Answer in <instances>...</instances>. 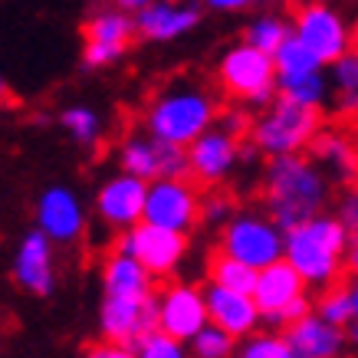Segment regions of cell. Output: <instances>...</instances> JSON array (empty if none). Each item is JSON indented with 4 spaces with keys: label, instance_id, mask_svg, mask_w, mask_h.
Segmentation results:
<instances>
[{
    "label": "cell",
    "instance_id": "cell-1",
    "mask_svg": "<svg viewBox=\"0 0 358 358\" xmlns=\"http://www.w3.org/2000/svg\"><path fill=\"white\" fill-rule=\"evenodd\" d=\"M332 204V178L322 171L309 152L266 158L263 168V210L282 230L329 210Z\"/></svg>",
    "mask_w": 358,
    "mask_h": 358
},
{
    "label": "cell",
    "instance_id": "cell-2",
    "mask_svg": "<svg viewBox=\"0 0 358 358\" xmlns=\"http://www.w3.org/2000/svg\"><path fill=\"white\" fill-rule=\"evenodd\" d=\"M348 243H352V234H348L345 220L338 214L322 210V214L296 224L293 230H286L282 260L303 276L309 289L319 293L345 276Z\"/></svg>",
    "mask_w": 358,
    "mask_h": 358
},
{
    "label": "cell",
    "instance_id": "cell-3",
    "mask_svg": "<svg viewBox=\"0 0 358 358\" xmlns=\"http://www.w3.org/2000/svg\"><path fill=\"white\" fill-rule=\"evenodd\" d=\"M220 106L214 92L204 89L201 83L178 79L171 86H164L145 109V131L162 141L187 148L194 138H201L207 129L217 125Z\"/></svg>",
    "mask_w": 358,
    "mask_h": 358
},
{
    "label": "cell",
    "instance_id": "cell-4",
    "mask_svg": "<svg viewBox=\"0 0 358 358\" xmlns=\"http://www.w3.org/2000/svg\"><path fill=\"white\" fill-rule=\"evenodd\" d=\"M319 131H322V109H306V106L276 96L253 119L250 141L257 145L263 158H280V155L309 152Z\"/></svg>",
    "mask_w": 358,
    "mask_h": 358
},
{
    "label": "cell",
    "instance_id": "cell-5",
    "mask_svg": "<svg viewBox=\"0 0 358 358\" xmlns=\"http://www.w3.org/2000/svg\"><path fill=\"white\" fill-rule=\"evenodd\" d=\"M217 86L247 109H266L276 99V63L270 53L240 40L220 53Z\"/></svg>",
    "mask_w": 358,
    "mask_h": 358
},
{
    "label": "cell",
    "instance_id": "cell-6",
    "mask_svg": "<svg viewBox=\"0 0 358 358\" xmlns=\"http://www.w3.org/2000/svg\"><path fill=\"white\" fill-rule=\"evenodd\" d=\"M286 247V230L266 214V210H237L234 217L220 227L217 250L227 257H237L253 270H263L270 263L282 260Z\"/></svg>",
    "mask_w": 358,
    "mask_h": 358
},
{
    "label": "cell",
    "instance_id": "cell-7",
    "mask_svg": "<svg viewBox=\"0 0 358 358\" xmlns=\"http://www.w3.org/2000/svg\"><path fill=\"white\" fill-rule=\"evenodd\" d=\"M289 20H293V36L309 53L319 56L326 66L336 63L338 56H345L355 46L352 23L342 17L338 7H332L326 0H306V3H299L289 13Z\"/></svg>",
    "mask_w": 358,
    "mask_h": 358
},
{
    "label": "cell",
    "instance_id": "cell-8",
    "mask_svg": "<svg viewBox=\"0 0 358 358\" xmlns=\"http://www.w3.org/2000/svg\"><path fill=\"white\" fill-rule=\"evenodd\" d=\"M187 234L178 230H164L155 224H135L131 230H122L115 240V250L129 253L135 260L152 273L155 280H168L181 270V263L187 260Z\"/></svg>",
    "mask_w": 358,
    "mask_h": 358
},
{
    "label": "cell",
    "instance_id": "cell-9",
    "mask_svg": "<svg viewBox=\"0 0 358 358\" xmlns=\"http://www.w3.org/2000/svg\"><path fill=\"white\" fill-rule=\"evenodd\" d=\"M135 40V17L119 7H99L83 23V69H106L129 53Z\"/></svg>",
    "mask_w": 358,
    "mask_h": 358
},
{
    "label": "cell",
    "instance_id": "cell-10",
    "mask_svg": "<svg viewBox=\"0 0 358 358\" xmlns=\"http://www.w3.org/2000/svg\"><path fill=\"white\" fill-rule=\"evenodd\" d=\"M145 224L191 234L201 224V191L191 178H158L145 194Z\"/></svg>",
    "mask_w": 358,
    "mask_h": 358
},
{
    "label": "cell",
    "instance_id": "cell-11",
    "mask_svg": "<svg viewBox=\"0 0 358 358\" xmlns=\"http://www.w3.org/2000/svg\"><path fill=\"white\" fill-rule=\"evenodd\" d=\"M119 171L135 174L148 185L158 178H187V148L155 138L148 131H135L119 145Z\"/></svg>",
    "mask_w": 358,
    "mask_h": 358
},
{
    "label": "cell",
    "instance_id": "cell-12",
    "mask_svg": "<svg viewBox=\"0 0 358 358\" xmlns=\"http://www.w3.org/2000/svg\"><path fill=\"white\" fill-rule=\"evenodd\" d=\"M240 145L243 141L234 138L230 131L220 125L207 129L201 138L187 145V178L197 187H220L240 164Z\"/></svg>",
    "mask_w": 358,
    "mask_h": 358
},
{
    "label": "cell",
    "instance_id": "cell-13",
    "mask_svg": "<svg viewBox=\"0 0 358 358\" xmlns=\"http://www.w3.org/2000/svg\"><path fill=\"white\" fill-rule=\"evenodd\" d=\"M152 329H158V299L152 296H102L99 332L109 342L135 345Z\"/></svg>",
    "mask_w": 358,
    "mask_h": 358
},
{
    "label": "cell",
    "instance_id": "cell-14",
    "mask_svg": "<svg viewBox=\"0 0 358 358\" xmlns=\"http://www.w3.org/2000/svg\"><path fill=\"white\" fill-rule=\"evenodd\" d=\"M145 194H148V181L129 171H115L96 187V197H92L96 217L119 234L131 230L145 220Z\"/></svg>",
    "mask_w": 358,
    "mask_h": 358
},
{
    "label": "cell",
    "instance_id": "cell-15",
    "mask_svg": "<svg viewBox=\"0 0 358 358\" xmlns=\"http://www.w3.org/2000/svg\"><path fill=\"white\" fill-rule=\"evenodd\" d=\"M155 299H158V329L181 342H191L210 322L204 286L197 282H168L162 293H155Z\"/></svg>",
    "mask_w": 358,
    "mask_h": 358
},
{
    "label": "cell",
    "instance_id": "cell-16",
    "mask_svg": "<svg viewBox=\"0 0 358 358\" xmlns=\"http://www.w3.org/2000/svg\"><path fill=\"white\" fill-rule=\"evenodd\" d=\"M36 227L53 243H76L86 234V204L69 185H50L36 197Z\"/></svg>",
    "mask_w": 358,
    "mask_h": 358
},
{
    "label": "cell",
    "instance_id": "cell-17",
    "mask_svg": "<svg viewBox=\"0 0 358 358\" xmlns=\"http://www.w3.org/2000/svg\"><path fill=\"white\" fill-rule=\"evenodd\" d=\"M53 240L43 230H27L13 250V282L33 296H50L56 289V253Z\"/></svg>",
    "mask_w": 358,
    "mask_h": 358
},
{
    "label": "cell",
    "instance_id": "cell-18",
    "mask_svg": "<svg viewBox=\"0 0 358 358\" xmlns=\"http://www.w3.org/2000/svg\"><path fill=\"white\" fill-rule=\"evenodd\" d=\"M204 10L181 0H155L152 7L135 13V36L145 43H174L201 27Z\"/></svg>",
    "mask_w": 358,
    "mask_h": 358
},
{
    "label": "cell",
    "instance_id": "cell-19",
    "mask_svg": "<svg viewBox=\"0 0 358 358\" xmlns=\"http://www.w3.org/2000/svg\"><path fill=\"white\" fill-rule=\"evenodd\" d=\"M204 299H207V315H210V322L217 329H224V332H230L237 342L253 336V332L263 326L260 306L253 303L250 293H237V289H224V286L207 282Z\"/></svg>",
    "mask_w": 358,
    "mask_h": 358
},
{
    "label": "cell",
    "instance_id": "cell-20",
    "mask_svg": "<svg viewBox=\"0 0 358 358\" xmlns=\"http://www.w3.org/2000/svg\"><path fill=\"white\" fill-rule=\"evenodd\" d=\"M282 332L289 338L296 358H345L348 352V329L332 326L319 313L303 315Z\"/></svg>",
    "mask_w": 358,
    "mask_h": 358
},
{
    "label": "cell",
    "instance_id": "cell-21",
    "mask_svg": "<svg viewBox=\"0 0 358 358\" xmlns=\"http://www.w3.org/2000/svg\"><path fill=\"white\" fill-rule=\"evenodd\" d=\"M303 293H309V286L303 282V276H299L286 260H276V263H270V266H263V270L257 273L253 303L260 306L263 322L270 326L273 319L293 303V299H299Z\"/></svg>",
    "mask_w": 358,
    "mask_h": 358
},
{
    "label": "cell",
    "instance_id": "cell-22",
    "mask_svg": "<svg viewBox=\"0 0 358 358\" xmlns=\"http://www.w3.org/2000/svg\"><path fill=\"white\" fill-rule=\"evenodd\" d=\"M309 155L322 164V171H326L332 181L352 185L358 178V145L345 131L322 129L315 135L313 145H309Z\"/></svg>",
    "mask_w": 358,
    "mask_h": 358
},
{
    "label": "cell",
    "instance_id": "cell-23",
    "mask_svg": "<svg viewBox=\"0 0 358 358\" xmlns=\"http://www.w3.org/2000/svg\"><path fill=\"white\" fill-rule=\"evenodd\" d=\"M152 273L122 250H112V257H106L102 263V293L106 296H152Z\"/></svg>",
    "mask_w": 358,
    "mask_h": 358
},
{
    "label": "cell",
    "instance_id": "cell-24",
    "mask_svg": "<svg viewBox=\"0 0 358 358\" xmlns=\"http://www.w3.org/2000/svg\"><path fill=\"white\" fill-rule=\"evenodd\" d=\"M289 36H293V20L280 10L253 13L247 20V27H243V43L257 46V50H263V53H270V56L276 53Z\"/></svg>",
    "mask_w": 358,
    "mask_h": 358
},
{
    "label": "cell",
    "instance_id": "cell-25",
    "mask_svg": "<svg viewBox=\"0 0 358 358\" xmlns=\"http://www.w3.org/2000/svg\"><path fill=\"white\" fill-rule=\"evenodd\" d=\"M329 89L332 102L342 115H358V50L352 46L345 56L329 63Z\"/></svg>",
    "mask_w": 358,
    "mask_h": 358
},
{
    "label": "cell",
    "instance_id": "cell-26",
    "mask_svg": "<svg viewBox=\"0 0 358 358\" xmlns=\"http://www.w3.org/2000/svg\"><path fill=\"white\" fill-rule=\"evenodd\" d=\"M276 96L289 99L296 106H306V109H322L329 96H332V89H329L326 69H319V73H309V76L276 79Z\"/></svg>",
    "mask_w": 358,
    "mask_h": 358
},
{
    "label": "cell",
    "instance_id": "cell-27",
    "mask_svg": "<svg viewBox=\"0 0 358 358\" xmlns=\"http://www.w3.org/2000/svg\"><path fill=\"white\" fill-rule=\"evenodd\" d=\"M257 273L253 266L240 263L237 257H227V253H214L207 260V282L214 286H224V289H237V293H250L253 296V286H257Z\"/></svg>",
    "mask_w": 358,
    "mask_h": 358
},
{
    "label": "cell",
    "instance_id": "cell-28",
    "mask_svg": "<svg viewBox=\"0 0 358 358\" xmlns=\"http://www.w3.org/2000/svg\"><path fill=\"white\" fill-rule=\"evenodd\" d=\"M59 129L69 135V138L83 145V148H92L102 138V115H99L92 106L86 102H76V106H66L59 112Z\"/></svg>",
    "mask_w": 358,
    "mask_h": 358
},
{
    "label": "cell",
    "instance_id": "cell-29",
    "mask_svg": "<svg viewBox=\"0 0 358 358\" xmlns=\"http://www.w3.org/2000/svg\"><path fill=\"white\" fill-rule=\"evenodd\" d=\"M273 63H276V79H296V76H309V73L326 69V63L315 53H309L296 36H289V40L273 53Z\"/></svg>",
    "mask_w": 358,
    "mask_h": 358
},
{
    "label": "cell",
    "instance_id": "cell-30",
    "mask_svg": "<svg viewBox=\"0 0 358 358\" xmlns=\"http://www.w3.org/2000/svg\"><path fill=\"white\" fill-rule=\"evenodd\" d=\"M234 358H296V352L282 329H257L253 336L237 342Z\"/></svg>",
    "mask_w": 358,
    "mask_h": 358
},
{
    "label": "cell",
    "instance_id": "cell-31",
    "mask_svg": "<svg viewBox=\"0 0 358 358\" xmlns=\"http://www.w3.org/2000/svg\"><path fill=\"white\" fill-rule=\"evenodd\" d=\"M313 313H319L326 322L332 326L348 329L355 322V309H352V293H348V282L338 280L326 289H319V296L313 299Z\"/></svg>",
    "mask_w": 358,
    "mask_h": 358
},
{
    "label": "cell",
    "instance_id": "cell-32",
    "mask_svg": "<svg viewBox=\"0 0 358 358\" xmlns=\"http://www.w3.org/2000/svg\"><path fill=\"white\" fill-rule=\"evenodd\" d=\"M187 348H191V358H234L237 338L230 336V332H224V329H217L214 322H207V326L187 342Z\"/></svg>",
    "mask_w": 358,
    "mask_h": 358
},
{
    "label": "cell",
    "instance_id": "cell-33",
    "mask_svg": "<svg viewBox=\"0 0 358 358\" xmlns=\"http://www.w3.org/2000/svg\"><path fill=\"white\" fill-rule=\"evenodd\" d=\"M135 355L138 358H191V348L181 338L168 336L162 329H152L145 338L135 342Z\"/></svg>",
    "mask_w": 358,
    "mask_h": 358
},
{
    "label": "cell",
    "instance_id": "cell-34",
    "mask_svg": "<svg viewBox=\"0 0 358 358\" xmlns=\"http://www.w3.org/2000/svg\"><path fill=\"white\" fill-rule=\"evenodd\" d=\"M234 214H237V204H234V197H230V194H224V191L201 194V224L224 227V224H227Z\"/></svg>",
    "mask_w": 358,
    "mask_h": 358
},
{
    "label": "cell",
    "instance_id": "cell-35",
    "mask_svg": "<svg viewBox=\"0 0 358 358\" xmlns=\"http://www.w3.org/2000/svg\"><path fill=\"white\" fill-rule=\"evenodd\" d=\"M338 217L345 220L348 234H352L345 270H348V273H358V187H352V191L342 197V204H338Z\"/></svg>",
    "mask_w": 358,
    "mask_h": 358
},
{
    "label": "cell",
    "instance_id": "cell-36",
    "mask_svg": "<svg viewBox=\"0 0 358 358\" xmlns=\"http://www.w3.org/2000/svg\"><path fill=\"white\" fill-rule=\"evenodd\" d=\"M217 125L224 131H230L234 138H250V129H253V119H250V112L243 106H234V109H224L217 115Z\"/></svg>",
    "mask_w": 358,
    "mask_h": 358
},
{
    "label": "cell",
    "instance_id": "cell-37",
    "mask_svg": "<svg viewBox=\"0 0 358 358\" xmlns=\"http://www.w3.org/2000/svg\"><path fill=\"white\" fill-rule=\"evenodd\" d=\"M309 313H313V296L303 293L299 299H293V303H289L280 315H276V319H273L270 329H286V326H293V322H299V319H303V315H309Z\"/></svg>",
    "mask_w": 358,
    "mask_h": 358
},
{
    "label": "cell",
    "instance_id": "cell-38",
    "mask_svg": "<svg viewBox=\"0 0 358 358\" xmlns=\"http://www.w3.org/2000/svg\"><path fill=\"white\" fill-rule=\"evenodd\" d=\"M83 358H138V355H135V345H122V342L102 338L96 345H89L86 352H83Z\"/></svg>",
    "mask_w": 358,
    "mask_h": 358
},
{
    "label": "cell",
    "instance_id": "cell-39",
    "mask_svg": "<svg viewBox=\"0 0 358 358\" xmlns=\"http://www.w3.org/2000/svg\"><path fill=\"white\" fill-rule=\"evenodd\" d=\"M201 3L214 13H240V10H247V7H253L257 0H201Z\"/></svg>",
    "mask_w": 358,
    "mask_h": 358
},
{
    "label": "cell",
    "instance_id": "cell-40",
    "mask_svg": "<svg viewBox=\"0 0 358 358\" xmlns=\"http://www.w3.org/2000/svg\"><path fill=\"white\" fill-rule=\"evenodd\" d=\"M152 3H155V0H112V7H119V10L131 13V17H135V13H141L145 7H152Z\"/></svg>",
    "mask_w": 358,
    "mask_h": 358
},
{
    "label": "cell",
    "instance_id": "cell-41",
    "mask_svg": "<svg viewBox=\"0 0 358 358\" xmlns=\"http://www.w3.org/2000/svg\"><path fill=\"white\" fill-rule=\"evenodd\" d=\"M345 282H348V293H352V309H355V322H358V273H352Z\"/></svg>",
    "mask_w": 358,
    "mask_h": 358
},
{
    "label": "cell",
    "instance_id": "cell-42",
    "mask_svg": "<svg viewBox=\"0 0 358 358\" xmlns=\"http://www.w3.org/2000/svg\"><path fill=\"white\" fill-rule=\"evenodd\" d=\"M10 102V83H7V76L0 73V106H7Z\"/></svg>",
    "mask_w": 358,
    "mask_h": 358
},
{
    "label": "cell",
    "instance_id": "cell-43",
    "mask_svg": "<svg viewBox=\"0 0 358 358\" xmlns=\"http://www.w3.org/2000/svg\"><path fill=\"white\" fill-rule=\"evenodd\" d=\"M348 345L358 348V322H352V326H348Z\"/></svg>",
    "mask_w": 358,
    "mask_h": 358
},
{
    "label": "cell",
    "instance_id": "cell-44",
    "mask_svg": "<svg viewBox=\"0 0 358 358\" xmlns=\"http://www.w3.org/2000/svg\"><path fill=\"white\" fill-rule=\"evenodd\" d=\"M352 40H355V50H358V17H355V23H352Z\"/></svg>",
    "mask_w": 358,
    "mask_h": 358
},
{
    "label": "cell",
    "instance_id": "cell-45",
    "mask_svg": "<svg viewBox=\"0 0 358 358\" xmlns=\"http://www.w3.org/2000/svg\"><path fill=\"white\" fill-rule=\"evenodd\" d=\"M257 3H263V7H276V3H286V0H257Z\"/></svg>",
    "mask_w": 358,
    "mask_h": 358
},
{
    "label": "cell",
    "instance_id": "cell-46",
    "mask_svg": "<svg viewBox=\"0 0 358 358\" xmlns=\"http://www.w3.org/2000/svg\"><path fill=\"white\" fill-rule=\"evenodd\" d=\"M181 3H201V0H181Z\"/></svg>",
    "mask_w": 358,
    "mask_h": 358
}]
</instances>
